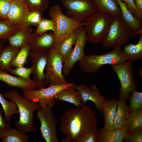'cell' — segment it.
I'll use <instances>...</instances> for the list:
<instances>
[{
	"label": "cell",
	"mask_w": 142,
	"mask_h": 142,
	"mask_svg": "<svg viewBox=\"0 0 142 142\" xmlns=\"http://www.w3.org/2000/svg\"><path fill=\"white\" fill-rule=\"evenodd\" d=\"M99 142H122L128 134L123 128L97 129Z\"/></svg>",
	"instance_id": "cell-20"
},
{
	"label": "cell",
	"mask_w": 142,
	"mask_h": 142,
	"mask_svg": "<svg viewBox=\"0 0 142 142\" xmlns=\"http://www.w3.org/2000/svg\"><path fill=\"white\" fill-rule=\"evenodd\" d=\"M66 15L81 22L98 11L93 0H62Z\"/></svg>",
	"instance_id": "cell-10"
},
{
	"label": "cell",
	"mask_w": 142,
	"mask_h": 142,
	"mask_svg": "<svg viewBox=\"0 0 142 142\" xmlns=\"http://www.w3.org/2000/svg\"><path fill=\"white\" fill-rule=\"evenodd\" d=\"M32 31V28L29 27L26 29H20L8 38L9 44L20 49L29 42Z\"/></svg>",
	"instance_id": "cell-25"
},
{
	"label": "cell",
	"mask_w": 142,
	"mask_h": 142,
	"mask_svg": "<svg viewBox=\"0 0 142 142\" xmlns=\"http://www.w3.org/2000/svg\"><path fill=\"white\" fill-rule=\"evenodd\" d=\"M98 11L107 12L113 17L121 15V10L116 0H93Z\"/></svg>",
	"instance_id": "cell-28"
},
{
	"label": "cell",
	"mask_w": 142,
	"mask_h": 142,
	"mask_svg": "<svg viewBox=\"0 0 142 142\" xmlns=\"http://www.w3.org/2000/svg\"><path fill=\"white\" fill-rule=\"evenodd\" d=\"M3 95L5 98L15 102L18 106L19 115V121H15L13 122L17 129L25 134L34 132L33 112L34 110L40 108L39 104L26 99L14 89L7 91Z\"/></svg>",
	"instance_id": "cell-2"
},
{
	"label": "cell",
	"mask_w": 142,
	"mask_h": 142,
	"mask_svg": "<svg viewBox=\"0 0 142 142\" xmlns=\"http://www.w3.org/2000/svg\"><path fill=\"white\" fill-rule=\"evenodd\" d=\"M123 128L127 133L142 130V108L130 113Z\"/></svg>",
	"instance_id": "cell-24"
},
{
	"label": "cell",
	"mask_w": 142,
	"mask_h": 142,
	"mask_svg": "<svg viewBox=\"0 0 142 142\" xmlns=\"http://www.w3.org/2000/svg\"><path fill=\"white\" fill-rule=\"evenodd\" d=\"M118 100L116 98L110 100L107 98L103 103L102 110L104 119L105 128L108 129L114 128V120Z\"/></svg>",
	"instance_id": "cell-19"
},
{
	"label": "cell",
	"mask_w": 142,
	"mask_h": 142,
	"mask_svg": "<svg viewBox=\"0 0 142 142\" xmlns=\"http://www.w3.org/2000/svg\"><path fill=\"white\" fill-rule=\"evenodd\" d=\"M4 42L3 40H0V53L1 52L2 48L4 46Z\"/></svg>",
	"instance_id": "cell-44"
},
{
	"label": "cell",
	"mask_w": 142,
	"mask_h": 142,
	"mask_svg": "<svg viewBox=\"0 0 142 142\" xmlns=\"http://www.w3.org/2000/svg\"><path fill=\"white\" fill-rule=\"evenodd\" d=\"M81 142H99V138L97 130L85 136Z\"/></svg>",
	"instance_id": "cell-42"
},
{
	"label": "cell",
	"mask_w": 142,
	"mask_h": 142,
	"mask_svg": "<svg viewBox=\"0 0 142 142\" xmlns=\"http://www.w3.org/2000/svg\"><path fill=\"white\" fill-rule=\"evenodd\" d=\"M131 93V95L129 99V104L128 106L130 113L142 108V93L135 89Z\"/></svg>",
	"instance_id": "cell-34"
},
{
	"label": "cell",
	"mask_w": 142,
	"mask_h": 142,
	"mask_svg": "<svg viewBox=\"0 0 142 142\" xmlns=\"http://www.w3.org/2000/svg\"><path fill=\"white\" fill-rule=\"evenodd\" d=\"M113 17L107 12L98 11L85 19L84 26L87 41L94 44L102 43Z\"/></svg>",
	"instance_id": "cell-4"
},
{
	"label": "cell",
	"mask_w": 142,
	"mask_h": 142,
	"mask_svg": "<svg viewBox=\"0 0 142 142\" xmlns=\"http://www.w3.org/2000/svg\"><path fill=\"white\" fill-rule=\"evenodd\" d=\"M33 67L28 68L24 66L16 67L14 69H12L9 72L10 74L16 75L18 77L28 81H32L30 76L32 74Z\"/></svg>",
	"instance_id": "cell-36"
},
{
	"label": "cell",
	"mask_w": 142,
	"mask_h": 142,
	"mask_svg": "<svg viewBox=\"0 0 142 142\" xmlns=\"http://www.w3.org/2000/svg\"><path fill=\"white\" fill-rule=\"evenodd\" d=\"M29 43L31 50H49L55 47L54 33L46 32L39 35L32 33Z\"/></svg>",
	"instance_id": "cell-16"
},
{
	"label": "cell",
	"mask_w": 142,
	"mask_h": 142,
	"mask_svg": "<svg viewBox=\"0 0 142 142\" xmlns=\"http://www.w3.org/2000/svg\"><path fill=\"white\" fill-rule=\"evenodd\" d=\"M124 140L126 142H142V130L128 133Z\"/></svg>",
	"instance_id": "cell-39"
},
{
	"label": "cell",
	"mask_w": 142,
	"mask_h": 142,
	"mask_svg": "<svg viewBox=\"0 0 142 142\" xmlns=\"http://www.w3.org/2000/svg\"><path fill=\"white\" fill-rule=\"evenodd\" d=\"M37 115L40 123L42 137L47 142H58L57 126L58 121L54 116L52 108L47 106L37 110Z\"/></svg>",
	"instance_id": "cell-11"
},
{
	"label": "cell",
	"mask_w": 142,
	"mask_h": 142,
	"mask_svg": "<svg viewBox=\"0 0 142 142\" xmlns=\"http://www.w3.org/2000/svg\"><path fill=\"white\" fill-rule=\"evenodd\" d=\"M12 0H0V19L6 20Z\"/></svg>",
	"instance_id": "cell-38"
},
{
	"label": "cell",
	"mask_w": 142,
	"mask_h": 142,
	"mask_svg": "<svg viewBox=\"0 0 142 142\" xmlns=\"http://www.w3.org/2000/svg\"><path fill=\"white\" fill-rule=\"evenodd\" d=\"M0 80L10 87L21 88L23 91L35 89L37 85L33 81H28L10 75L5 70L0 69Z\"/></svg>",
	"instance_id": "cell-18"
},
{
	"label": "cell",
	"mask_w": 142,
	"mask_h": 142,
	"mask_svg": "<svg viewBox=\"0 0 142 142\" xmlns=\"http://www.w3.org/2000/svg\"><path fill=\"white\" fill-rule=\"evenodd\" d=\"M75 31L77 37L75 46L64 61L62 72L64 77L69 75L75 64L80 60L85 55L84 47L87 40L85 28L84 26H80Z\"/></svg>",
	"instance_id": "cell-12"
},
{
	"label": "cell",
	"mask_w": 142,
	"mask_h": 142,
	"mask_svg": "<svg viewBox=\"0 0 142 142\" xmlns=\"http://www.w3.org/2000/svg\"><path fill=\"white\" fill-rule=\"evenodd\" d=\"M3 110L0 107V139L2 137L8 130L11 128L10 124L7 123L3 119L2 114Z\"/></svg>",
	"instance_id": "cell-40"
},
{
	"label": "cell",
	"mask_w": 142,
	"mask_h": 142,
	"mask_svg": "<svg viewBox=\"0 0 142 142\" xmlns=\"http://www.w3.org/2000/svg\"><path fill=\"white\" fill-rule=\"evenodd\" d=\"M135 10L134 16L141 22H142V0H134Z\"/></svg>",
	"instance_id": "cell-41"
},
{
	"label": "cell",
	"mask_w": 142,
	"mask_h": 142,
	"mask_svg": "<svg viewBox=\"0 0 142 142\" xmlns=\"http://www.w3.org/2000/svg\"><path fill=\"white\" fill-rule=\"evenodd\" d=\"M51 19L54 20L57 25V29L54 33L55 47L57 48L60 43L65 37L78 28L84 26L85 23L76 21L63 14L59 6H52L49 10Z\"/></svg>",
	"instance_id": "cell-6"
},
{
	"label": "cell",
	"mask_w": 142,
	"mask_h": 142,
	"mask_svg": "<svg viewBox=\"0 0 142 142\" xmlns=\"http://www.w3.org/2000/svg\"><path fill=\"white\" fill-rule=\"evenodd\" d=\"M95 112L89 107L71 108L61 117L59 130L66 137L62 142H81L85 136L97 130Z\"/></svg>",
	"instance_id": "cell-1"
},
{
	"label": "cell",
	"mask_w": 142,
	"mask_h": 142,
	"mask_svg": "<svg viewBox=\"0 0 142 142\" xmlns=\"http://www.w3.org/2000/svg\"><path fill=\"white\" fill-rule=\"evenodd\" d=\"M29 139L27 134L10 128L2 137V142H27Z\"/></svg>",
	"instance_id": "cell-31"
},
{
	"label": "cell",
	"mask_w": 142,
	"mask_h": 142,
	"mask_svg": "<svg viewBox=\"0 0 142 142\" xmlns=\"http://www.w3.org/2000/svg\"><path fill=\"white\" fill-rule=\"evenodd\" d=\"M126 102L121 98L118 100L114 120L115 129L123 128L129 116L130 113Z\"/></svg>",
	"instance_id": "cell-23"
},
{
	"label": "cell",
	"mask_w": 142,
	"mask_h": 142,
	"mask_svg": "<svg viewBox=\"0 0 142 142\" xmlns=\"http://www.w3.org/2000/svg\"><path fill=\"white\" fill-rule=\"evenodd\" d=\"M63 63L56 48L54 47L49 50L45 73L48 84L62 85L69 83L66 81L62 73Z\"/></svg>",
	"instance_id": "cell-9"
},
{
	"label": "cell",
	"mask_w": 142,
	"mask_h": 142,
	"mask_svg": "<svg viewBox=\"0 0 142 142\" xmlns=\"http://www.w3.org/2000/svg\"><path fill=\"white\" fill-rule=\"evenodd\" d=\"M19 49L9 44L3 46L0 53V69L10 71L12 63Z\"/></svg>",
	"instance_id": "cell-22"
},
{
	"label": "cell",
	"mask_w": 142,
	"mask_h": 142,
	"mask_svg": "<svg viewBox=\"0 0 142 142\" xmlns=\"http://www.w3.org/2000/svg\"><path fill=\"white\" fill-rule=\"evenodd\" d=\"M42 12L33 10L29 11L26 18V22L28 27L37 26L42 18Z\"/></svg>",
	"instance_id": "cell-37"
},
{
	"label": "cell",
	"mask_w": 142,
	"mask_h": 142,
	"mask_svg": "<svg viewBox=\"0 0 142 142\" xmlns=\"http://www.w3.org/2000/svg\"><path fill=\"white\" fill-rule=\"evenodd\" d=\"M120 8L122 18L125 24L134 33L135 37L142 34L141 22L133 15L127 5L121 0H116Z\"/></svg>",
	"instance_id": "cell-17"
},
{
	"label": "cell",
	"mask_w": 142,
	"mask_h": 142,
	"mask_svg": "<svg viewBox=\"0 0 142 142\" xmlns=\"http://www.w3.org/2000/svg\"><path fill=\"white\" fill-rule=\"evenodd\" d=\"M72 87L80 93L82 99L83 104L87 103L90 100L94 103L98 112L102 113V105L104 101L107 98L100 93L97 86L93 84L90 87L85 84L76 85L75 84Z\"/></svg>",
	"instance_id": "cell-15"
},
{
	"label": "cell",
	"mask_w": 142,
	"mask_h": 142,
	"mask_svg": "<svg viewBox=\"0 0 142 142\" xmlns=\"http://www.w3.org/2000/svg\"><path fill=\"white\" fill-rule=\"evenodd\" d=\"M135 38L134 33L125 23L121 15L113 17L107 34L102 43L105 48L125 46L131 38Z\"/></svg>",
	"instance_id": "cell-5"
},
{
	"label": "cell",
	"mask_w": 142,
	"mask_h": 142,
	"mask_svg": "<svg viewBox=\"0 0 142 142\" xmlns=\"http://www.w3.org/2000/svg\"><path fill=\"white\" fill-rule=\"evenodd\" d=\"M74 84L69 83L62 85L51 84L47 88L38 90L33 89L24 91L23 95L28 100L38 102L40 108H45L47 106L52 108L56 102L54 96L62 90Z\"/></svg>",
	"instance_id": "cell-8"
},
{
	"label": "cell",
	"mask_w": 142,
	"mask_h": 142,
	"mask_svg": "<svg viewBox=\"0 0 142 142\" xmlns=\"http://www.w3.org/2000/svg\"><path fill=\"white\" fill-rule=\"evenodd\" d=\"M29 11L36 10L43 12L48 8L50 0H24Z\"/></svg>",
	"instance_id": "cell-35"
},
{
	"label": "cell",
	"mask_w": 142,
	"mask_h": 142,
	"mask_svg": "<svg viewBox=\"0 0 142 142\" xmlns=\"http://www.w3.org/2000/svg\"><path fill=\"white\" fill-rule=\"evenodd\" d=\"M20 29L18 27L7 20L0 19V39H8Z\"/></svg>",
	"instance_id": "cell-32"
},
{
	"label": "cell",
	"mask_w": 142,
	"mask_h": 142,
	"mask_svg": "<svg viewBox=\"0 0 142 142\" xmlns=\"http://www.w3.org/2000/svg\"><path fill=\"white\" fill-rule=\"evenodd\" d=\"M18 0L21 1H23L24 2V0Z\"/></svg>",
	"instance_id": "cell-46"
},
{
	"label": "cell",
	"mask_w": 142,
	"mask_h": 142,
	"mask_svg": "<svg viewBox=\"0 0 142 142\" xmlns=\"http://www.w3.org/2000/svg\"><path fill=\"white\" fill-rule=\"evenodd\" d=\"M0 103L4 112V120L7 123L10 124V120L12 115L19 113L18 106L13 100L10 101L6 99L0 92Z\"/></svg>",
	"instance_id": "cell-29"
},
{
	"label": "cell",
	"mask_w": 142,
	"mask_h": 142,
	"mask_svg": "<svg viewBox=\"0 0 142 142\" xmlns=\"http://www.w3.org/2000/svg\"><path fill=\"white\" fill-rule=\"evenodd\" d=\"M24 1L12 0L6 20L18 27L21 29L28 28L26 18L29 12Z\"/></svg>",
	"instance_id": "cell-14"
},
{
	"label": "cell",
	"mask_w": 142,
	"mask_h": 142,
	"mask_svg": "<svg viewBox=\"0 0 142 142\" xmlns=\"http://www.w3.org/2000/svg\"><path fill=\"white\" fill-rule=\"evenodd\" d=\"M49 50H31L30 53L31 60L33 67L32 80L39 89L46 87L48 84L44 71Z\"/></svg>",
	"instance_id": "cell-13"
},
{
	"label": "cell",
	"mask_w": 142,
	"mask_h": 142,
	"mask_svg": "<svg viewBox=\"0 0 142 142\" xmlns=\"http://www.w3.org/2000/svg\"><path fill=\"white\" fill-rule=\"evenodd\" d=\"M37 26L34 33L37 34H41L50 31L54 33L57 29L56 24L54 20L43 18Z\"/></svg>",
	"instance_id": "cell-33"
},
{
	"label": "cell",
	"mask_w": 142,
	"mask_h": 142,
	"mask_svg": "<svg viewBox=\"0 0 142 142\" xmlns=\"http://www.w3.org/2000/svg\"><path fill=\"white\" fill-rule=\"evenodd\" d=\"M126 55L119 47H115L111 52L98 55H85L79 63V67L88 73H95L103 65H111L128 61Z\"/></svg>",
	"instance_id": "cell-3"
},
{
	"label": "cell",
	"mask_w": 142,
	"mask_h": 142,
	"mask_svg": "<svg viewBox=\"0 0 142 142\" xmlns=\"http://www.w3.org/2000/svg\"><path fill=\"white\" fill-rule=\"evenodd\" d=\"M131 63L127 61L111 65L112 69L117 74L121 84L119 97L125 101L129 99L130 93L137 88Z\"/></svg>",
	"instance_id": "cell-7"
},
{
	"label": "cell",
	"mask_w": 142,
	"mask_h": 142,
	"mask_svg": "<svg viewBox=\"0 0 142 142\" xmlns=\"http://www.w3.org/2000/svg\"><path fill=\"white\" fill-rule=\"evenodd\" d=\"M77 38L75 30L64 38L56 48L57 51L62 58L64 63L65 59L72 51L73 46L76 43Z\"/></svg>",
	"instance_id": "cell-26"
},
{
	"label": "cell",
	"mask_w": 142,
	"mask_h": 142,
	"mask_svg": "<svg viewBox=\"0 0 142 142\" xmlns=\"http://www.w3.org/2000/svg\"><path fill=\"white\" fill-rule=\"evenodd\" d=\"M121 0L126 4L129 10L134 16L135 10V8L134 2V0Z\"/></svg>",
	"instance_id": "cell-43"
},
{
	"label": "cell",
	"mask_w": 142,
	"mask_h": 142,
	"mask_svg": "<svg viewBox=\"0 0 142 142\" xmlns=\"http://www.w3.org/2000/svg\"><path fill=\"white\" fill-rule=\"evenodd\" d=\"M31 50L29 42L21 47L13 61L11 66L16 68L24 66L27 62Z\"/></svg>",
	"instance_id": "cell-30"
},
{
	"label": "cell",
	"mask_w": 142,
	"mask_h": 142,
	"mask_svg": "<svg viewBox=\"0 0 142 142\" xmlns=\"http://www.w3.org/2000/svg\"><path fill=\"white\" fill-rule=\"evenodd\" d=\"M1 142V141H0V142Z\"/></svg>",
	"instance_id": "cell-47"
},
{
	"label": "cell",
	"mask_w": 142,
	"mask_h": 142,
	"mask_svg": "<svg viewBox=\"0 0 142 142\" xmlns=\"http://www.w3.org/2000/svg\"><path fill=\"white\" fill-rule=\"evenodd\" d=\"M72 86L59 92L54 96V99L73 104L77 107L83 106L82 99L80 93Z\"/></svg>",
	"instance_id": "cell-21"
},
{
	"label": "cell",
	"mask_w": 142,
	"mask_h": 142,
	"mask_svg": "<svg viewBox=\"0 0 142 142\" xmlns=\"http://www.w3.org/2000/svg\"><path fill=\"white\" fill-rule=\"evenodd\" d=\"M141 72H142V68H141H141L138 71V73L139 74L140 77H141V78H142V77L141 76V75L142 76V74H141Z\"/></svg>",
	"instance_id": "cell-45"
},
{
	"label": "cell",
	"mask_w": 142,
	"mask_h": 142,
	"mask_svg": "<svg viewBox=\"0 0 142 142\" xmlns=\"http://www.w3.org/2000/svg\"><path fill=\"white\" fill-rule=\"evenodd\" d=\"M139 40L135 44L125 45L123 50L130 62L142 59V34H139Z\"/></svg>",
	"instance_id": "cell-27"
}]
</instances>
